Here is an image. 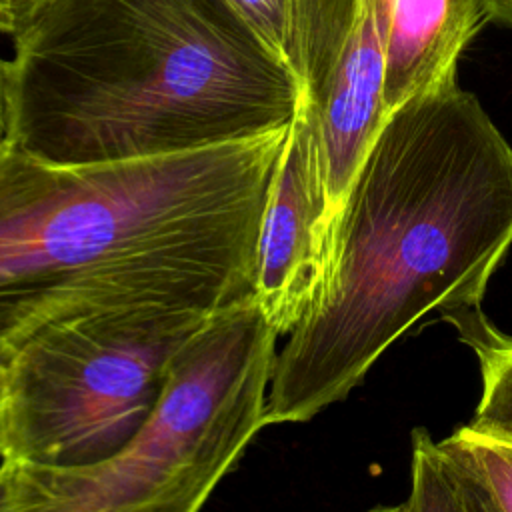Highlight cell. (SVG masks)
<instances>
[{
    "label": "cell",
    "instance_id": "6da1fadb",
    "mask_svg": "<svg viewBox=\"0 0 512 512\" xmlns=\"http://www.w3.org/2000/svg\"><path fill=\"white\" fill-rule=\"evenodd\" d=\"M512 248V144L456 76L394 108L342 204L320 288L276 354L266 426L344 400L430 312L482 304Z\"/></svg>",
    "mask_w": 512,
    "mask_h": 512
},
{
    "label": "cell",
    "instance_id": "7a4b0ae2",
    "mask_svg": "<svg viewBox=\"0 0 512 512\" xmlns=\"http://www.w3.org/2000/svg\"><path fill=\"white\" fill-rule=\"evenodd\" d=\"M288 128L174 156L56 166L0 142V362L82 316L218 312L254 292Z\"/></svg>",
    "mask_w": 512,
    "mask_h": 512
},
{
    "label": "cell",
    "instance_id": "3957f363",
    "mask_svg": "<svg viewBox=\"0 0 512 512\" xmlns=\"http://www.w3.org/2000/svg\"><path fill=\"white\" fill-rule=\"evenodd\" d=\"M300 102L296 74L224 0H48L6 62V140L56 166L252 140Z\"/></svg>",
    "mask_w": 512,
    "mask_h": 512
},
{
    "label": "cell",
    "instance_id": "277c9868",
    "mask_svg": "<svg viewBox=\"0 0 512 512\" xmlns=\"http://www.w3.org/2000/svg\"><path fill=\"white\" fill-rule=\"evenodd\" d=\"M278 332L254 298L218 310L180 350L154 410L110 458H2L4 512H200L266 426Z\"/></svg>",
    "mask_w": 512,
    "mask_h": 512
},
{
    "label": "cell",
    "instance_id": "5b68a950",
    "mask_svg": "<svg viewBox=\"0 0 512 512\" xmlns=\"http://www.w3.org/2000/svg\"><path fill=\"white\" fill-rule=\"evenodd\" d=\"M140 308L50 326L6 362V452L40 466L116 454L146 422L170 368L214 316Z\"/></svg>",
    "mask_w": 512,
    "mask_h": 512
},
{
    "label": "cell",
    "instance_id": "8992f818",
    "mask_svg": "<svg viewBox=\"0 0 512 512\" xmlns=\"http://www.w3.org/2000/svg\"><path fill=\"white\" fill-rule=\"evenodd\" d=\"M392 6L394 0H294L290 66L318 140L322 274L350 182L386 118L382 82Z\"/></svg>",
    "mask_w": 512,
    "mask_h": 512
},
{
    "label": "cell",
    "instance_id": "52a82bcc",
    "mask_svg": "<svg viewBox=\"0 0 512 512\" xmlns=\"http://www.w3.org/2000/svg\"><path fill=\"white\" fill-rule=\"evenodd\" d=\"M322 264L324 190L318 140L300 102L270 182L256 246L252 298L278 336H288L310 308Z\"/></svg>",
    "mask_w": 512,
    "mask_h": 512
},
{
    "label": "cell",
    "instance_id": "ba28073f",
    "mask_svg": "<svg viewBox=\"0 0 512 512\" xmlns=\"http://www.w3.org/2000/svg\"><path fill=\"white\" fill-rule=\"evenodd\" d=\"M482 0H394L382 100L386 116L456 76V62L486 22Z\"/></svg>",
    "mask_w": 512,
    "mask_h": 512
},
{
    "label": "cell",
    "instance_id": "9c48e42d",
    "mask_svg": "<svg viewBox=\"0 0 512 512\" xmlns=\"http://www.w3.org/2000/svg\"><path fill=\"white\" fill-rule=\"evenodd\" d=\"M472 350L480 368V400L472 428L512 440V336L496 328L480 306L440 314Z\"/></svg>",
    "mask_w": 512,
    "mask_h": 512
},
{
    "label": "cell",
    "instance_id": "30bf717a",
    "mask_svg": "<svg viewBox=\"0 0 512 512\" xmlns=\"http://www.w3.org/2000/svg\"><path fill=\"white\" fill-rule=\"evenodd\" d=\"M462 470L494 498L500 512H512V440L464 424L438 442Z\"/></svg>",
    "mask_w": 512,
    "mask_h": 512
},
{
    "label": "cell",
    "instance_id": "8fae6325",
    "mask_svg": "<svg viewBox=\"0 0 512 512\" xmlns=\"http://www.w3.org/2000/svg\"><path fill=\"white\" fill-rule=\"evenodd\" d=\"M410 512H470L460 474L426 428L412 430Z\"/></svg>",
    "mask_w": 512,
    "mask_h": 512
},
{
    "label": "cell",
    "instance_id": "7c38bea8",
    "mask_svg": "<svg viewBox=\"0 0 512 512\" xmlns=\"http://www.w3.org/2000/svg\"><path fill=\"white\" fill-rule=\"evenodd\" d=\"M288 66L292 58L294 0H224ZM292 70V66H290Z\"/></svg>",
    "mask_w": 512,
    "mask_h": 512
},
{
    "label": "cell",
    "instance_id": "4fadbf2b",
    "mask_svg": "<svg viewBox=\"0 0 512 512\" xmlns=\"http://www.w3.org/2000/svg\"><path fill=\"white\" fill-rule=\"evenodd\" d=\"M48 0H0V34L16 36Z\"/></svg>",
    "mask_w": 512,
    "mask_h": 512
},
{
    "label": "cell",
    "instance_id": "5bb4252c",
    "mask_svg": "<svg viewBox=\"0 0 512 512\" xmlns=\"http://www.w3.org/2000/svg\"><path fill=\"white\" fill-rule=\"evenodd\" d=\"M450 458V456H448ZM452 460V458H450ZM458 474H460V482H462V490H464V498L468 504L470 512H500L498 504L494 502V498L488 494V490L466 470H462L458 464H454Z\"/></svg>",
    "mask_w": 512,
    "mask_h": 512
},
{
    "label": "cell",
    "instance_id": "9a60e30c",
    "mask_svg": "<svg viewBox=\"0 0 512 512\" xmlns=\"http://www.w3.org/2000/svg\"><path fill=\"white\" fill-rule=\"evenodd\" d=\"M488 20L512 28V0H482Z\"/></svg>",
    "mask_w": 512,
    "mask_h": 512
},
{
    "label": "cell",
    "instance_id": "2e32d148",
    "mask_svg": "<svg viewBox=\"0 0 512 512\" xmlns=\"http://www.w3.org/2000/svg\"><path fill=\"white\" fill-rule=\"evenodd\" d=\"M4 408H6V364L0 362V460L6 452V430H4Z\"/></svg>",
    "mask_w": 512,
    "mask_h": 512
},
{
    "label": "cell",
    "instance_id": "e0dca14e",
    "mask_svg": "<svg viewBox=\"0 0 512 512\" xmlns=\"http://www.w3.org/2000/svg\"><path fill=\"white\" fill-rule=\"evenodd\" d=\"M6 138V60L0 58V142Z\"/></svg>",
    "mask_w": 512,
    "mask_h": 512
},
{
    "label": "cell",
    "instance_id": "ac0fdd59",
    "mask_svg": "<svg viewBox=\"0 0 512 512\" xmlns=\"http://www.w3.org/2000/svg\"><path fill=\"white\" fill-rule=\"evenodd\" d=\"M6 506V466L0 460V512H4Z\"/></svg>",
    "mask_w": 512,
    "mask_h": 512
},
{
    "label": "cell",
    "instance_id": "d6986e66",
    "mask_svg": "<svg viewBox=\"0 0 512 512\" xmlns=\"http://www.w3.org/2000/svg\"><path fill=\"white\" fill-rule=\"evenodd\" d=\"M368 512H410V506H408V502H404V504H394V506H376Z\"/></svg>",
    "mask_w": 512,
    "mask_h": 512
}]
</instances>
